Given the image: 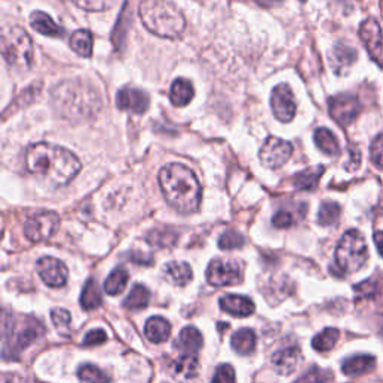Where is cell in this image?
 <instances>
[{
    "instance_id": "6da1fadb",
    "label": "cell",
    "mask_w": 383,
    "mask_h": 383,
    "mask_svg": "<svg viewBox=\"0 0 383 383\" xmlns=\"http://www.w3.org/2000/svg\"><path fill=\"white\" fill-rule=\"evenodd\" d=\"M25 168L50 186H66L81 171V162L65 147L38 143L25 152Z\"/></svg>"
},
{
    "instance_id": "7a4b0ae2",
    "label": "cell",
    "mask_w": 383,
    "mask_h": 383,
    "mask_svg": "<svg viewBox=\"0 0 383 383\" xmlns=\"http://www.w3.org/2000/svg\"><path fill=\"white\" fill-rule=\"evenodd\" d=\"M51 99L59 114L71 121L92 118L102 108L98 89L84 80H68L57 84Z\"/></svg>"
},
{
    "instance_id": "3957f363",
    "label": "cell",
    "mask_w": 383,
    "mask_h": 383,
    "mask_svg": "<svg viewBox=\"0 0 383 383\" xmlns=\"http://www.w3.org/2000/svg\"><path fill=\"white\" fill-rule=\"evenodd\" d=\"M159 185L171 207L181 213H194L199 208L203 189L196 176L186 165L169 163L159 172Z\"/></svg>"
},
{
    "instance_id": "277c9868",
    "label": "cell",
    "mask_w": 383,
    "mask_h": 383,
    "mask_svg": "<svg viewBox=\"0 0 383 383\" xmlns=\"http://www.w3.org/2000/svg\"><path fill=\"white\" fill-rule=\"evenodd\" d=\"M145 29L159 38L176 39L186 29V19L169 0H144L139 6Z\"/></svg>"
},
{
    "instance_id": "5b68a950",
    "label": "cell",
    "mask_w": 383,
    "mask_h": 383,
    "mask_svg": "<svg viewBox=\"0 0 383 383\" xmlns=\"http://www.w3.org/2000/svg\"><path fill=\"white\" fill-rule=\"evenodd\" d=\"M2 54L6 63L15 69H29L33 62V43L32 39L19 25L3 32L2 37Z\"/></svg>"
},
{
    "instance_id": "8992f818",
    "label": "cell",
    "mask_w": 383,
    "mask_h": 383,
    "mask_svg": "<svg viewBox=\"0 0 383 383\" xmlns=\"http://www.w3.org/2000/svg\"><path fill=\"white\" fill-rule=\"evenodd\" d=\"M367 256V245L358 231H347L335 249V264L344 274L360 271Z\"/></svg>"
},
{
    "instance_id": "52a82bcc",
    "label": "cell",
    "mask_w": 383,
    "mask_h": 383,
    "mask_svg": "<svg viewBox=\"0 0 383 383\" xmlns=\"http://www.w3.org/2000/svg\"><path fill=\"white\" fill-rule=\"evenodd\" d=\"M60 225L59 216L53 211H42L32 216L24 225V234L32 242L47 241L54 235Z\"/></svg>"
},
{
    "instance_id": "ba28073f",
    "label": "cell",
    "mask_w": 383,
    "mask_h": 383,
    "mask_svg": "<svg viewBox=\"0 0 383 383\" xmlns=\"http://www.w3.org/2000/svg\"><path fill=\"white\" fill-rule=\"evenodd\" d=\"M292 152L293 147L291 143L284 141L282 138L269 136L259 152V161L269 169H278L289 161Z\"/></svg>"
},
{
    "instance_id": "9c48e42d",
    "label": "cell",
    "mask_w": 383,
    "mask_h": 383,
    "mask_svg": "<svg viewBox=\"0 0 383 383\" xmlns=\"http://www.w3.org/2000/svg\"><path fill=\"white\" fill-rule=\"evenodd\" d=\"M207 280L213 286H232L241 282L240 267L232 260L214 259L207 268Z\"/></svg>"
},
{
    "instance_id": "30bf717a",
    "label": "cell",
    "mask_w": 383,
    "mask_h": 383,
    "mask_svg": "<svg viewBox=\"0 0 383 383\" xmlns=\"http://www.w3.org/2000/svg\"><path fill=\"white\" fill-rule=\"evenodd\" d=\"M360 111L361 103L352 94H338L329 99V114L340 126H349Z\"/></svg>"
},
{
    "instance_id": "8fae6325",
    "label": "cell",
    "mask_w": 383,
    "mask_h": 383,
    "mask_svg": "<svg viewBox=\"0 0 383 383\" xmlns=\"http://www.w3.org/2000/svg\"><path fill=\"white\" fill-rule=\"evenodd\" d=\"M271 110L278 121L287 123L295 117L297 103H295L293 93L287 84H278L271 93Z\"/></svg>"
},
{
    "instance_id": "7c38bea8",
    "label": "cell",
    "mask_w": 383,
    "mask_h": 383,
    "mask_svg": "<svg viewBox=\"0 0 383 383\" xmlns=\"http://www.w3.org/2000/svg\"><path fill=\"white\" fill-rule=\"evenodd\" d=\"M37 269L43 283L51 287H62L68 282V267L56 258H41L37 264Z\"/></svg>"
},
{
    "instance_id": "4fadbf2b",
    "label": "cell",
    "mask_w": 383,
    "mask_h": 383,
    "mask_svg": "<svg viewBox=\"0 0 383 383\" xmlns=\"http://www.w3.org/2000/svg\"><path fill=\"white\" fill-rule=\"evenodd\" d=\"M360 37L364 41L370 57L383 68V33L376 20H367L361 24Z\"/></svg>"
},
{
    "instance_id": "5bb4252c",
    "label": "cell",
    "mask_w": 383,
    "mask_h": 383,
    "mask_svg": "<svg viewBox=\"0 0 383 383\" xmlns=\"http://www.w3.org/2000/svg\"><path fill=\"white\" fill-rule=\"evenodd\" d=\"M117 108L121 111H130L134 114H144L150 105V98L145 92L139 89L125 87L117 93Z\"/></svg>"
},
{
    "instance_id": "9a60e30c",
    "label": "cell",
    "mask_w": 383,
    "mask_h": 383,
    "mask_svg": "<svg viewBox=\"0 0 383 383\" xmlns=\"http://www.w3.org/2000/svg\"><path fill=\"white\" fill-rule=\"evenodd\" d=\"M301 360L302 355L298 347H286L273 355V365L277 373L291 374L300 367Z\"/></svg>"
},
{
    "instance_id": "2e32d148",
    "label": "cell",
    "mask_w": 383,
    "mask_h": 383,
    "mask_svg": "<svg viewBox=\"0 0 383 383\" xmlns=\"http://www.w3.org/2000/svg\"><path fill=\"white\" fill-rule=\"evenodd\" d=\"M220 307L232 316L246 318L255 311V302L242 295H226L220 300Z\"/></svg>"
},
{
    "instance_id": "e0dca14e",
    "label": "cell",
    "mask_w": 383,
    "mask_h": 383,
    "mask_svg": "<svg viewBox=\"0 0 383 383\" xmlns=\"http://www.w3.org/2000/svg\"><path fill=\"white\" fill-rule=\"evenodd\" d=\"M356 59V51L351 47L344 45V43H338L334 47L333 53L329 56L331 66H333L334 72L342 75L346 72V69H349Z\"/></svg>"
},
{
    "instance_id": "ac0fdd59",
    "label": "cell",
    "mask_w": 383,
    "mask_h": 383,
    "mask_svg": "<svg viewBox=\"0 0 383 383\" xmlns=\"http://www.w3.org/2000/svg\"><path fill=\"white\" fill-rule=\"evenodd\" d=\"M203 335L195 327H186L181 329L178 340L176 343L177 349H180L185 355H192L199 352L203 347Z\"/></svg>"
},
{
    "instance_id": "d6986e66",
    "label": "cell",
    "mask_w": 383,
    "mask_h": 383,
    "mask_svg": "<svg viewBox=\"0 0 383 383\" xmlns=\"http://www.w3.org/2000/svg\"><path fill=\"white\" fill-rule=\"evenodd\" d=\"M30 25L41 34H45V37L60 38L63 34V29L60 28V25L53 19H51L50 15H47L45 12H41V11L32 14Z\"/></svg>"
},
{
    "instance_id": "ffe728a7",
    "label": "cell",
    "mask_w": 383,
    "mask_h": 383,
    "mask_svg": "<svg viewBox=\"0 0 383 383\" xmlns=\"http://www.w3.org/2000/svg\"><path fill=\"white\" fill-rule=\"evenodd\" d=\"M144 334L153 343H163L167 342L171 334V325L167 319L161 316H154L147 320L144 327Z\"/></svg>"
},
{
    "instance_id": "44dd1931",
    "label": "cell",
    "mask_w": 383,
    "mask_h": 383,
    "mask_svg": "<svg viewBox=\"0 0 383 383\" xmlns=\"http://www.w3.org/2000/svg\"><path fill=\"white\" fill-rule=\"evenodd\" d=\"M374 367H376V360L371 355H355L347 358L343 365L342 370L347 376H360V374L369 373Z\"/></svg>"
},
{
    "instance_id": "7402d4cb",
    "label": "cell",
    "mask_w": 383,
    "mask_h": 383,
    "mask_svg": "<svg viewBox=\"0 0 383 383\" xmlns=\"http://www.w3.org/2000/svg\"><path fill=\"white\" fill-rule=\"evenodd\" d=\"M194 85L186 78H178L172 83L171 92H169V99L174 107H185L194 99Z\"/></svg>"
},
{
    "instance_id": "603a6c76",
    "label": "cell",
    "mask_w": 383,
    "mask_h": 383,
    "mask_svg": "<svg viewBox=\"0 0 383 383\" xmlns=\"http://www.w3.org/2000/svg\"><path fill=\"white\" fill-rule=\"evenodd\" d=\"M231 346L240 355H250L256 347V335L250 328H242L232 335Z\"/></svg>"
},
{
    "instance_id": "cb8c5ba5",
    "label": "cell",
    "mask_w": 383,
    "mask_h": 383,
    "mask_svg": "<svg viewBox=\"0 0 383 383\" xmlns=\"http://www.w3.org/2000/svg\"><path fill=\"white\" fill-rule=\"evenodd\" d=\"M102 304V293L98 282L94 278H89L85 282L81 292V307L87 311L98 309Z\"/></svg>"
},
{
    "instance_id": "d4e9b609",
    "label": "cell",
    "mask_w": 383,
    "mask_h": 383,
    "mask_svg": "<svg viewBox=\"0 0 383 383\" xmlns=\"http://www.w3.org/2000/svg\"><path fill=\"white\" fill-rule=\"evenodd\" d=\"M315 143L320 152H324L328 156H337L340 153V145L335 135L327 127H319L315 132Z\"/></svg>"
},
{
    "instance_id": "484cf974",
    "label": "cell",
    "mask_w": 383,
    "mask_h": 383,
    "mask_svg": "<svg viewBox=\"0 0 383 383\" xmlns=\"http://www.w3.org/2000/svg\"><path fill=\"white\" fill-rule=\"evenodd\" d=\"M199 364L195 356L183 355L174 364V374L181 380H190L196 377Z\"/></svg>"
},
{
    "instance_id": "4316f807",
    "label": "cell",
    "mask_w": 383,
    "mask_h": 383,
    "mask_svg": "<svg viewBox=\"0 0 383 383\" xmlns=\"http://www.w3.org/2000/svg\"><path fill=\"white\" fill-rule=\"evenodd\" d=\"M168 280L177 286H186L192 280V268L186 262H171L165 268Z\"/></svg>"
},
{
    "instance_id": "83f0119b",
    "label": "cell",
    "mask_w": 383,
    "mask_h": 383,
    "mask_svg": "<svg viewBox=\"0 0 383 383\" xmlns=\"http://www.w3.org/2000/svg\"><path fill=\"white\" fill-rule=\"evenodd\" d=\"M150 291L143 284H135L132 291L125 300V307L129 310H141L149 306L150 302Z\"/></svg>"
},
{
    "instance_id": "f1b7e54d",
    "label": "cell",
    "mask_w": 383,
    "mask_h": 383,
    "mask_svg": "<svg viewBox=\"0 0 383 383\" xmlns=\"http://www.w3.org/2000/svg\"><path fill=\"white\" fill-rule=\"evenodd\" d=\"M71 48L78 56L90 57L93 53V38L89 30H76L71 37Z\"/></svg>"
},
{
    "instance_id": "f546056e",
    "label": "cell",
    "mask_w": 383,
    "mask_h": 383,
    "mask_svg": "<svg viewBox=\"0 0 383 383\" xmlns=\"http://www.w3.org/2000/svg\"><path fill=\"white\" fill-rule=\"evenodd\" d=\"M127 280H129L127 271L125 268L118 267L116 269H112L111 274L105 280V284H103V289H105L108 295H118L120 292L125 291Z\"/></svg>"
},
{
    "instance_id": "4dcf8cb0",
    "label": "cell",
    "mask_w": 383,
    "mask_h": 383,
    "mask_svg": "<svg viewBox=\"0 0 383 383\" xmlns=\"http://www.w3.org/2000/svg\"><path fill=\"white\" fill-rule=\"evenodd\" d=\"M324 171H325L324 167H315V168H309L306 171H301L295 176L293 186L301 190H310L313 187H316L318 181L322 177Z\"/></svg>"
},
{
    "instance_id": "1f68e13d",
    "label": "cell",
    "mask_w": 383,
    "mask_h": 383,
    "mask_svg": "<svg viewBox=\"0 0 383 383\" xmlns=\"http://www.w3.org/2000/svg\"><path fill=\"white\" fill-rule=\"evenodd\" d=\"M338 335H340L338 329L327 328L322 331V333H319L315 338H313L311 344L318 352H328L335 346V343L338 340Z\"/></svg>"
},
{
    "instance_id": "d6a6232c",
    "label": "cell",
    "mask_w": 383,
    "mask_h": 383,
    "mask_svg": "<svg viewBox=\"0 0 383 383\" xmlns=\"http://www.w3.org/2000/svg\"><path fill=\"white\" fill-rule=\"evenodd\" d=\"M342 214V208L337 203L328 201L320 205V210L318 214V222L322 226H333L338 222Z\"/></svg>"
},
{
    "instance_id": "836d02e7",
    "label": "cell",
    "mask_w": 383,
    "mask_h": 383,
    "mask_svg": "<svg viewBox=\"0 0 383 383\" xmlns=\"http://www.w3.org/2000/svg\"><path fill=\"white\" fill-rule=\"evenodd\" d=\"M78 379L84 383H110L111 379L108 374L99 370L93 364H84L78 369Z\"/></svg>"
},
{
    "instance_id": "e575fe53",
    "label": "cell",
    "mask_w": 383,
    "mask_h": 383,
    "mask_svg": "<svg viewBox=\"0 0 383 383\" xmlns=\"http://www.w3.org/2000/svg\"><path fill=\"white\" fill-rule=\"evenodd\" d=\"M295 383H333V374L327 370L313 367Z\"/></svg>"
},
{
    "instance_id": "d590c367",
    "label": "cell",
    "mask_w": 383,
    "mask_h": 383,
    "mask_svg": "<svg viewBox=\"0 0 383 383\" xmlns=\"http://www.w3.org/2000/svg\"><path fill=\"white\" fill-rule=\"evenodd\" d=\"M69 2H72L75 6L81 8V10L99 12V11H105V10H108V8H111L112 5H114L116 0H69Z\"/></svg>"
},
{
    "instance_id": "8d00e7d4",
    "label": "cell",
    "mask_w": 383,
    "mask_h": 383,
    "mask_svg": "<svg viewBox=\"0 0 383 383\" xmlns=\"http://www.w3.org/2000/svg\"><path fill=\"white\" fill-rule=\"evenodd\" d=\"M355 293H356V300L376 298V295L379 293V284H376L374 280L362 282L355 286Z\"/></svg>"
},
{
    "instance_id": "74e56055",
    "label": "cell",
    "mask_w": 383,
    "mask_h": 383,
    "mask_svg": "<svg viewBox=\"0 0 383 383\" xmlns=\"http://www.w3.org/2000/svg\"><path fill=\"white\" fill-rule=\"evenodd\" d=\"M245 245V238L241 237L238 232L235 231H228L225 232L222 237L219 238V247L223 250H232V249H238Z\"/></svg>"
},
{
    "instance_id": "f35d334b",
    "label": "cell",
    "mask_w": 383,
    "mask_h": 383,
    "mask_svg": "<svg viewBox=\"0 0 383 383\" xmlns=\"http://www.w3.org/2000/svg\"><path fill=\"white\" fill-rule=\"evenodd\" d=\"M51 319H53V324L60 333H68L71 328V315L63 309H54L51 311Z\"/></svg>"
},
{
    "instance_id": "ab89813d",
    "label": "cell",
    "mask_w": 383,
    "mask_h": 383,
    "mask_svg": "<svg viewBox=\"0 0 383 383\" xmlns=\"http://www.w3.org/2000/svg\"><path fill=\"white\" fill-rule=\"evenodd\" d=\"M211 383H235V371L229 364H222L217 367Z\"/></svg>"
},
{
    "instance_id": "60d3db41",
    "label": "cell",
    "mask_w": 383,
    "mask_h": 383,
    "mask_svg": "<svg viewBox=\"0 0 383 383\" xmlns=\"http://www.w3.org/2000/svg\"><path fill=\"white\" fill-rule=\"evenodd\" d=\"M370 158L377 168L383 169V135H379L373 141L370 147Z\"/></svg>"
},
{
    "instance_id": "b9f144b4",
    "label": "cell",
    "mask_w": 383,
    "mask_h": 383,
    "mask_svg": "<svg viewBox=\"0 0 383 383\" xmlns=\"http://www.w3.org/2000/svg\"><path fill=\"white\" fill-rule=\"evenodd\" d=\"M107 342V334L103 329H93L90 333H87L84 337V346H99Z\"/></svg>"
},
{
    "instance_id": "7bdbcfd3",
    "label": "cell",
    "mask_w": 383,
    "mask_h": 383,
    "mask_svg": "<svg viewBox=\"0 0 383 383\" xmlns=\"http://www.w3.org/2000/svg\"><path fill=\"white\" fill-rule=\"evenodd\" d=\"M293 223V217L291 213H287L284 210L282 211H278L276 213V216L273 217V225L276 226V228H289V226Z\"/></svg>"
},
{
    "instance_id": "ee69618b",
    "label": "cell",
    "mask_w": 383,
    "mask_h": 383,
    "mask_svg": "<svg viewBox=\"0 0 383 383\" xmlns=\"http://www.w3.org/2000/svg\"><path fill=\"white\" fill-rule=\"evenodd\" d=\"M374 242H376V247L379 250V253L383 256V231H379L374 234Z\"/></svg>"
}]
</instances>
